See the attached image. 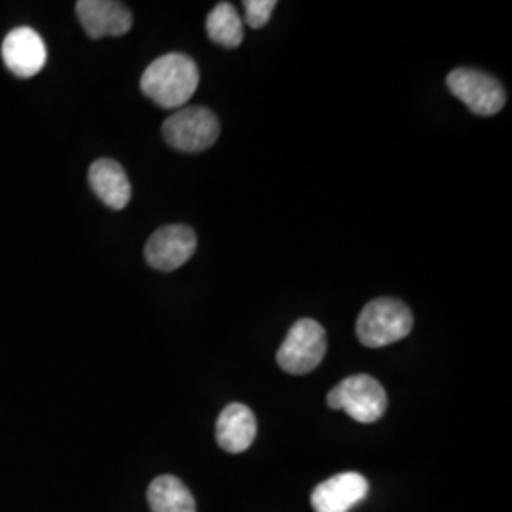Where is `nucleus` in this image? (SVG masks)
<instances>
[{
    "instance_id": "f257e3e1",
    "label": "nucleus",
    "mask_w": 512,
    "mask_h": 512,
    "mask_svg": "<svg viewBox=\"0 0 512 512\" xmlns=\"http://www.w3.org/2000/svg\"><path fill=\"white\" fill-rule=\"evenodd\" d=\"M200 71L186 54H165L152 61L141 76V90L162 109H179L196 93Z\"/></svg>"
},
{
    "instance_id": "f03ea898",
    "label": "nucleus",
    "mask_w": 512,
    "mask_h": 512,
    "mask_svg": "<svg viewBox=\"0 0 512 512\" xmlns=\"http://www.w3.org/2000/svg\"><path fill=\"white\" fill-rule=\"evenodd\" d=\"M412 329L414 315L403 300L382 296L366 304L355 332L366 348H384L406 338Z\"/></svg>"
},
{
    "instance_id": "7ed1b4c3",
    "label": "nucleus",
    "mask_w": 512,
    "mask_h": 512,
    "mask_svg": "<svg viewBox=\"0 0 512 512\" xmlns=\"http://www.w3.org/2000/svg\"><path fill=\"white\" fill-rule=\"evenodd\" d=\"M327 403L332 410H344L359 423H374L387 410V393L376 378L355 374L330 389Z\"/></svg>"
},
{
    "instance_id": "20e7f679",
    "label": "nucleus",
    "mask_w": 512,
    "mask_h": 512,
    "mask_svg": "<svg viewBox=\"0 0 512 512\" xmlns=\"http://www.w3.org/2000/svg\"><path fill=\"white\" fill-rule=\"evenodd\" d=\"M164 139L169 147L196 154L217 143L220 124L217 114L205 107H186L164 122Z\"/></svg>"
},
{
    "instance_id": "39448f33",
    "label": "nucleus",
    "mask_w": 512,
    "mask_h": 512,
    "mask_svg": "<svg viewBox=\"0 0 512 512\" xmlns=\"http://www.w3.org/2000/svg\"><path fill=\"white\" fill-rule=\"evenodd\" d=\"M327 353L325 329L313 319H300L289 329L277 351V365L287 374L302 376L321 365Z\"/></svg>"
},
{
    "instance_id": "423d86ee",
    "label": "nucleus",
    "mask_w": 512,
    "mask_h": 512,
    "mask_svg": "<svg viewBox=\"0 0 512 512\" xmlns=\"http://www.w3.org/2000/svg\"><path fill=\"white\" fill-rule=\"evenodd\" d=\"M448 90L478 116H494L505 107L507 95L501 82L478 69H454L446 78Z\"/></svg>"
},
{
    "instance_id": "0eeeda50",
    "label": "nucleus",
    "mask_w": 512,
    "mask_h": 512,
    "mask_svg": "<svg viewBox=\"0 0 512 512\" xmlns=\"http://www.w3.org/2000/svg\"><path fill=\"white\" fill-rule=\"evenodd\" d=\"M198 238L190 226L169 224L156 230L145 247L148 266L158 272H173L196 253Z\"/></svg>"
},
{
    "instance_id": "6e6552de",
    "label": "nucleus",
    "mask_w": 512,
    "mask_h": 512,
    "mask_svg": "<svg viewBox=\"0 0 512 512\" xmlns=\"http://www.w3.org/2000/svg\"><path fill=\"white\" fill-rule=\"evenodd\" d=\"M2 59L10 73L19 78H31L44 69L48 52L44 40L35 29L18 27L4 38Z\"/></svg>"
},
{
    "instance_id": "1a4fd4ad",
    "label": "nucleus",
    "mask_w": 512,
    "mask_h": 512,
    "mask_svg": "<svg viewBox=\"0 0 512 512\" xmlns=\"http://www.w3.org/2000/svg\"><path fill=\"white\" fill-rule=\"evenodd\" d=\"M76 14L84 31L93 40L122 37L133 25L128 6L114 0H80L76 2Z\"/></svg>"
},
{
    "instance_id": "9d476101",
    "label": "nucleus",
    "mask_w": 512,
    "mask_h": 512,
    "mask_svg": "<svg viewBox=\"0 0 512 512\" xmlns=\"http://www.w3.org/2000/svg\"><path fill=\"white\" fill-rule=\"evenodd\" d=\"M368 480L359 473H340L311 492L315 512H349L368 495Z\"/></svg>"
},
{
    "instance_id": "9b49d317",
    "label": "nucleus",
    "mask_w": 512,
    "mask_h": 512,
    "mask_svg": "<svg viewBox=\"0 0 512 512\" xmlns=\"http://www.w3.org/2000/svg\"><path fill=\"white\" fill-rule=\"evenodd\" d=\"M217 442L228 454H241L251 448L256 439V418L249 406L228 404L217 420Z\"/></svg>"
},
{
    "instance_id": "f8f14e48",
    "label": "nucleus",
    "mask_w": 512,
    "mask_h": 512,
    "mask_svg": "<svg viewBox=\"0 0 512 512\" xmlns=\"http://www.w3.org/2000/svg\"><path fill=\"white\" fill-rule=\"evenodd\" d=\"M88 177L95 196L107 207L114 211H122L124 207H128L131 184L122 165L109 158H101L93 162Z\"/></svg>"
},
{
    "instance_id": "ddd939ff",
    "label": "nucleus",
    "mask_w": 512,
    "mask_h": 512,
    "mask_svg": "<svg viewBox=\"0 0 512 512\" xmlns=\"http://www.w3.org/2000/svg\"><path fill=\"white\" fill-rule=\"evenodd\" d=\"M147 497L152 512H196L194 497L177 476L154 478L148 486Z\"/></svg>"
},
{
    "instance_id": "4468645a",
    "label": "nucleus",
    "mask_w": 512,
    "mask_h": 512,
    "mask_svg": "<svg viewBox=\"0 0 512 512\" xmlns=\"http://www.w3.org/2000/svg\"><path fill=\"white\" fill-rule=\"evenodd\" d=\"M209 38L222 48H238L243 42V21L230 2L217 4L205 23Z\"/></svg>"
},
{
    "instance_id": "2eb2a0df",
    "label": "nucleus",
    "mask_w": 512,
    "mask_h": 512,
    "mask_svg": "<svg viewBox=\"0 0 512 512\" xmlns=\"http://www.w3.org/2000/svg\"><path fill=\"white\" fill-rule=\"evenodd\" d=\"M275 0H245L243 8H245V19H247V25L251 29H260L264 27L275 10Z\"/></svg>"
}]
</instances>
